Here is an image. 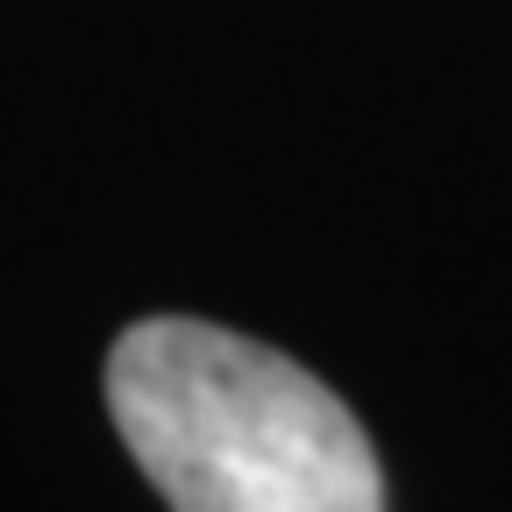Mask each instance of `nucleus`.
I'll use <instances>...</instances> for the list:
<instances>
[{
    "label": "nucleus",
    "mask_w": 512,
    "mask_h": 512,
    "mask_svg": "<svg viewBox=\"0 0 512 512\" xmlns=\"http://www.w3.org/2000/svg\"><path fill=\"white\" fill-rule=\"evenodd\" d=\"M107 413L178 512H377L392 498L328 384L214 320H136L107 349Z\"/></svg>",
    "instance_id": "1"
}]
</instances>
